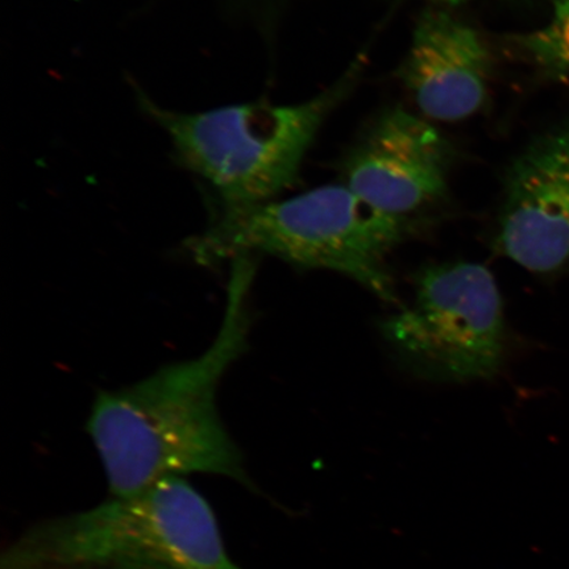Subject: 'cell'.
Wrapping results in <instances>:
<instances>
[{
  "mask_svg": "<svg viewBox=\"0 0 569 569\" xmlns=\"http://www.w3.org/2000/svg\"><path fill=\"white\" fill-rule=\"evenodd\" d=\"M231 261L224 317L208 350L130 387L97 395L87 430L111 496L137 495L190 473L224 476L254 489L217 407L219 383L246 352L252 323L256 262L251 254Z\"/></svg>",
  "mask_w": 569,
  "mask_h": 569,
  "instance_id": "6da1fadb",
  "label": "cell"
},
{
  "mask_svg": "<svg viewBox=\"0 0 569 569\" xmlns=\"http://www.w3.org/2000/svg\"><path fill=\"white\" fill-rule=\"evenodd\" d=\"M415 222L375 209L340 182L281 201L223 209L189 247L203 264L267 253L298 268L332 270L397 305L388 258Z\"/></svg>",
  "mask_w": 569,
  "mask_h": 569,
  "instance_id": "277c9868",
  "label": "cell"
},
{
  "mask_svg": "<svg viewBox=\"0 0 569 569\" xmlns=\"http://www.w3.org/2000/svg\"><path fill=\"white\" fill-rule=\"evenodd\" d=\"M492 71L481 33L436 6L417 19L398 77L427 119L455 123L486 109Z\"/></svg>",
  "mask_w": 569,
  "mask_h": 569,
  "instance_id": "ba28073f",
  "label": "cell"
},
{
  "mask_svg": "<svg viewBox=\"0 0 569 569\" xmlns=\"http://www.w3.org/2000/svg\"><path fill=\"white\" fill-rule=\"evenodd\" d=\"M366 63L356 56L329 88L295 104L180 112L140 97L141 107L166 131L178 163L208 182L223 209L249 208L295 187L320 128L358 87Z\"/></svg>",
  "mask_w": 569,
  "mask_h": 569,
  "instance_id": "3957f363",
  "label": "cell"
},
{
  "mask_svg": "<svg viewBox=\"0 0 569 569\" xmlns=\"http://www.w3.org/2000/svg\"><path fill=\"white\" fill-rule=\"evenodd\" d=\"M508 39L542 80L569 82V0H555L551 18L543 27Z\"/></svg>",
  "mask_w": 569,
  "mask_h": 569,
  "instance_id": "9c48e42d",
  "label": "cell"
},
{
  "mask_svg": "<svg viewBox=\"0 0 569 569\" xmlns=\"http://www.w3.org/2000/svg\"><path fill=\"white\" fill-rule=\"evenodd\" d=\"M0 569H241L216 515L182 478L44 519L6 547Z\"/></svg>",
  "mask_w": 569,
  "mask_h": 569,
  "instance_id": "7a4b0ae2",
  "label": "cell"
},
{
  "mask_svg": "<svg viewBox=\"0 0 569 569\" xmlns=\"http://www.w3.org/2000/svg\"><path fill=\"white\" fill-rule=\"evenodd\" d=\"M433 6L438 7H457L460 4H465L467 2H471V0H429Z\"/></svg>",
  "mask_w": 569,
  "mask_h": 569,
  "instance_id": "30bf717a",
  "label": "cell"
},
{
  "mask_svg": "<svg viewBox=\"0 0 569 569\" xmlns=\"http://www.w3.org/2000/svg\"><path fill=\"white\" fill-rule=\"evenodd\" d=\"M380 330L402 365L429 381L493 379L507 353L500 289L478 262L419 269L415 300L383 319Z\"/></svg>",
  "mask_w": 569,
  "mask_h": 569,
  "instance_id": "5b68a950",
  "label": "cell"
},
{
  "mask_svg": "<svg viewBox=\"0 0 569 569\" xmlns=\"http://www.w3.org/2000/svg\"><path fill=\"white\" fill-rule=\"evenodd\" d=\"M455 148L429 120L393 107L356 140L341 183L389 216L415 219L448 193Z\"/></svg>",
  "mask_w": 569,
  "mask_h": 569,
  "instance_id": "8992f818",
  "label": "cell"
},
{
  "mask_svg": "<svg viewBox=\"0 0 569 569\" xmlns=\"http://www.w3.org/2000/svg\"><path fill=\"white\" fill-rule=\"evenodd\" d=\"M493 243L533 274L569 276V120L539 133L511 161Z\"/></svg>",
  "mask_w": 569,
  "mask_h": 569,
  "instance_id": "52a82bcc",
  "label": "cell"
}]
</instances>
